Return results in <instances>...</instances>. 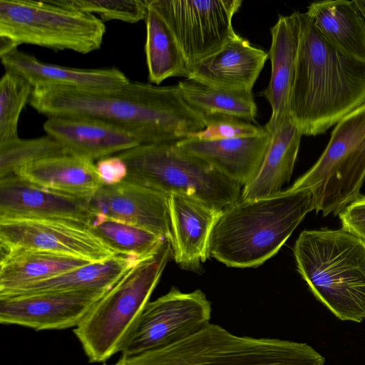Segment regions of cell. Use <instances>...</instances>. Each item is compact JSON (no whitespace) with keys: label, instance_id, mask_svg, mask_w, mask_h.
Instances as JSON below:
<instances>
[{"label":"cell","instance_id":"6da1fadb","mask_svg":"<svg viewBox=\"0 0 365 365\" xmlns=\"http://www.w3.org/2000/svg\"><path fill=\"white\" fill-rule=\"evenodd\" d=\"M29 103L48 118L107 123L140 144L176 143L205 128L202 117L185 102L177 85L130 81L113 88L46 86L33 88Z\"/></svg>","mask_w":365,"mask_h":365},{"label":"cell","instance_id":"7a4b0ae2","mask_svg":"<svg viewBox=\"0 0 365 365\" xmlns=\"http://www.w3.org/2000/svg\"><path fill=\"white\" fill-rule=\"evenodd\" d=\"M300 39L289 113L302 135L325 133L365 105V61L330 44L299 12Z\"/></svg>","mask_w":365,"mask_h":365},{"label":"cell","instance_id":"3957f363","mask_svg":"<svg viewBox=\"0 0 365 365\" xmlns=\"http://www.w3.org/2000/svg\"><path fill=\"white\" fill-rule=\"evenodd\" d=\"M312 210V194L307 190L240 198L222 210L211 233L210 257L231 267L259 266L277 254Z\"/></svg>","mask_w":365,"mask_h":365},{"label":"cell","instance_id":"277c9868","mask_svg":"<svg viewBox=\"0 0 365 365\" xmlns=\"http://www.w3.org/2000/svg\"><path fill=\"white\" fill-rule=\"evenodd\" d=\"M294 255L311 292L332 314L365 320V242L343 228L304 230Z\"/></svg>","mask_w":365,"mask_h":365},{"label":"cell","instance_id":"5b68a950","mask_svg":"<svg viewBox=\"0 0 365 365\" xmlns=\"http://www.w3.org/2000/svg\"><path fill=\"white\" fill-rule=\"evenodd\" d=\"M127 365H324L311 346L274 338L232 334L209 323L173 345L120 359Z\"/></svg>","mask_w":365,"mask_h":365},{"label":"cell","instance_id":"8992f818","mask_svg":"<svg viewBox=\"0 0 365 365\" xmlns=\"http://www.w3.org/2000/svg\"><path fill=\"white\" fill-rule=\"evenodd\" d=\"M170 256L171 243L165 240L108 290L75 327L90 362H103L121 352Z\"/></svg>","mask_w":365,"mask_h":365},{"label":"cell","instance_id":"52a82bcc","mask_svg":"<svg viewBox=\"0 0 365 365\" xmlns=\"http://www.w3.org/2000/svg\"><path fill=\"white\" fill-rule=\"evenodd\" d=\"M116 155L127 165L125 180L168 195L188 194L220 210L241 197L240 185L176 143L140 144Z\"/></svg>","mask_w":365,"mask_h":365},{"label":"cell","instance_id":"ba28073f","mask_svg":"<svg viewBox=\"0 0 365 365\" xmlns=\"http://www.w3.org/2000/svg\"><path fill=\"white\" fill-rule=\"evenodd\" d=\"M365 180V105L333 129L315 164L288 188L312 194L314 210L339 215L360 196Z\"/></svg>","mask_w":365,"mask_h":365},{"label":"cell","instance_id":"9c48e42d","mask_svg":"<svg viewBox=\"0 0 365 365\" xmlns=\"http://www.w3.org/2000/svg\"><path fill=\"white\" fill-rule=\"evenodd\" d=\"M106 31L100 18L58 0L0 1V38L16 48L26 43L86 54L101 48Z\"/></svg>","mask_w":365,"mask_h":365},{"label":"cell","instance_id":"30bf717a","mask_svg":"<svg viewBox=\"0 0 365 365\" xmlns=\"http://www.w3.org/2000/svg\"><path fill=\"white\" fill-rule=\"evenodd\" d=\"M173 31L190 73L236 34L241 0H150Z\"/></svg>","mask_w":365,"mask_h":365},{"label":"cell","instance_id":"8fae6325","mask_svg":"<svg viewBox=\"0 0 365 365\" xmlns=\"http://www.w3.org/2000/svg\"><path fill=\"white\" fill-rule=\"evenodd\" d=\"M211 304L200 290L182 292L172 287L145 307L121 351V359L178 343L210 323Z\"/></svg>","mask_w":365,"mask_h":365},{"label":"cell","instance_id":"7c38bea8","mask_svg":"<svg viewBox=\"0 0 365 365\" xmlns=\"http://www.w3.org/2000/svg\"><path fill=\"white\" fill-rule=\"evenodd\" d=\"M31 250L84 259L93 262L118 253L88 224L56 218H0V250Z\"/></svg>","mask_w":365,"mask_h":365},{"label":"cell","instance_id":"4fadbf2b","mask_svg":"<svg viewBox=\"0 0 365 365\" xmlns=\"http://www.w3.org/2000/svg\"><path fill=\"white\" fill-rule=\"evenodd\" d=\"M108 291L58 292L1 298L0 322L36 331L76 327Z\"/></svg>","mask_w":365,"mask_h":365},{"label":"cell","instance_id":"5bb4252c","mask_svg":"<svg viewBox=\"0 0 365 365\" xmlns=\"http://www.w3.org/2000/svg\"><path fill=\"white\" fill-rule=\"evenodd\" d=\"M93 214L134 225L150 230L171 242L168 195L124 180L103 185L90 198Z\"/></svg>","mask_w":365,"mask_h":365},{"label":"cell","instance_id":"9a60e30c","mask_svg":"<svg viewBox=\"0 0 365 365\" xmlns=\"http://www.w3.org/2000/svg\"><path fill=\"white\" fill-rule=\"evenodd\" d=\"M172 256L183 269L197 271L210 257L212 231L222 210L185 193L168 195Z\"/></svg>","mask_w":365,"mask_h":365},{"label":"cell","instance_id":"2e32d148","mask_svg":"<svg viewBox=\"0 0 365 365\" xmlns=\"http://www.w3.org/2000/svg\"><path fill=\"white\" fill-rule=\"evenodd\" d=\"M88 198L50 190L16 176L0 178V218H56L88 224Z\"/></svg>","mask_w":365,"mask_h":365},{"label":"cell","instance_id":"e0dca14e","mask_svg":"<svg viewBox=\"0 0 365 365\" xmlns=\"http://www.w3.org/2000/svg\"><path fill=\"white\" fill-rule=\"evenodd\" d=\"M269 140L270 134L266 130L256 136L215 140L189 137L176 142V144L231 180L245 187L257 174Z\"/></svg>","mask_w":365,"mask_h":365},{"label":"cell","instance_id":"ac0fdd59","mask_svg":"<svg viewBox=\"0 0 365 365\" xmlns=\"http://www.w3.org/2000/svg\"><path fill=\"white\" fill-rule=\"evenodd\" d=\"M270 31L272 42L267 53L271 62V76L267 87L262 93L272 108L267 126L290 119L289 98L301 31L299 11L279 15Z\"/></svg>","mask_w":365,"mask_h":365},{"label":"cell","instance_id":"d6986e66","mask_svg":"<svg viewBox=\"0 0 365 365\" xmlns=\"http://www.w3.org/2000/svg\"><path fill=\"white\" fill-rule=\"evenodd\" d=\"M43 129L72 154L93 161L140 145L132 134L91 118L49 117L43 123Z\"/></svg>","mask_w":365,"mask_h":365},{"label":"cell","instance_id":"ffe728a7","mask_svg":"<svg viewBox=\"0 0 365 365\" xmlns=\"http://www.w3.org/2000/svg\"><path fill=\"white\" fill-rule=\"evenodd\" d=\"M6 71L24 78L33 87L65 86L113 88L128 83L126 75L115 68H79L43 62L15 48L0 56Z\"/></svg>","mask_w":365,"mask_h":365},{"label":"cell","instance_id":"44dd1931","mask_svg":"<svg viewBox=\"0 0 365 365\" xmlns=\"http://www.w3.org/2000/svg\"><path fill=\"white\" fill-rule=\"evenodd\" d=\"M267 59V52L235 34L188 78L214 86L252 91Z\"/></svg>","mask_w":365,"mask_h":365},{"label":"cell","instance_id":"7402d4cb","mask_svg":"<svg viewBox=\"0 0 365 365\" xmlns=\"http://www.w3.org/2000/svg\"><path fill=\"white\" fill-rule=\"evenodd\" d=\"M14 175L37 186L81 198H90L102 185L93 161L74 154L26 164Z\"/></svg>","mask_w":365,"mask_h":365},{"label":"cell","instance_id":"603a6c76","mask_svg":"<svg viewBox=\"0 0 365 365\" xmlns=\"http://www.w3.org/2000/svg\"><path fill=\"white\" fill-rule=\"evenodd\" d=\"M264 128L270 134L269 143L257 174L243 187L242 200L277 194L292 175L302 135L290 119Z\"/></svg>","mask_w":365,"mask_h":365},{"label":"cell","instance_id":"cb8c5ba5","mask_svg":"<svg viewBox=\"0 0 365 365\" xmlns=\"http://www.w3.org/2000/svg\"><path fill=\"white\" fill-rule=\"evenodd\" d=\"M143 259L135 256L118 254L53 278L0 294V298L48 292L109 290Z\"/></svg>","mask_w":365,"mask_h":365},{"label":"cell","instance_id":"d4e9b609","mask_svg":"<svg viewBox=\"0 0 365 365\" xmlns=\"http://www.w3.org/2000/svg\"><path fill=\"white\" fill-rule=\"evenodd\" d=\"M306 12L330 44L365 61V19L355 0L314 1Z\"/></svg>","mask_w":365,"mask_h":365},{"label":"cell","instance_id":"484cf974","mask_svg":"<svg viewBox=\"0 0 365 365\" xmlns=\"http://www.w3.org/2000/svg\"><path fill=\"white\" fill-rule=\"evenodd\" d=\"M91 262L70 255L39 250L1 252L0 294L53 278Z\"/></svg>","mask_w":365,"mask_h":365},{"label":"cell","instance_id":"4316f807","mask_svg":"<svg viewBox=\"0 0 365 365\" xmlns=\"http://www.w3.org/2000/svg\"><path fill=\"white\" fill-rule=\"evenodd\" d=\"M146 3L145 53L149 81L158 86L170 77L188 78L190 71L173 31L150 0Z\"/></svg>","mask_w":365,"mask_h":365},{"label":"cell","instance_id":"83f0119b","mask_svg":"<svg viewBox=\"0 0 365 365\" xmlns=\"http://www.w3.org/2000/svg\"><path fill=\"white\" fill-rule=\"evenodd\" d=\"M177 86L185 102L202 117L224 114L250 123L255 120L257 107L252 91L214 86L190 78Z\"/></svg>","mask_w":365,"mask_h":365},{"label":"cell","instance_id":"f1b7e54d","mask_svg":"<svg viewBox=\"0 0 365 365\" xmlns=\"http://www.w3.org/2000/svg\"><path fill=\"white\" fill-rule=\"evenodd\" d=\"M90 230L119 254L145 259L155 253L165 240L143 227L93 214Z\"/></svg>","mask_w":365,"mask_h":365},{"label":"cell","instance_id":"f546056e","mask_svg":"<svg viewBox=\"0 0 365 365\" xmlns=\"http://www.w3.org/2000/svg\"><path fill=\"white\" fill-rule=\"evenodd\" d=\"M72 154L54 138L46 136L0 143V178L14 175L21 167L42 159Z\"/></svg>","mask_w":365,"mask_h":365},{"label":"cell","instance_id":"4dcf8cb0","mask_svg":"<svg viewBox=\"0 0 365 365\" xmlns=\"http://www.w3.org/2000/svg\"><path fill=\"white\" fill-rule=\"evenodd\" d=\"M33 87L20 75L6 71L0 80V143L19 137V116Z\"/></svg>","mask_w":365,"mask_h":365},{"label":"cell","instance_id":"1f68e13d","mask_svg":"<svg viewBox=\"0 0 365 365\" xmlns=\"http://www.w3.org/2000/svg\"><path fill=\"white\" fill-rule=\"evenodd\" d=\"M64 6L98 15L104 22L118 20L129 24L145 20L146 0H58Z\"/></svg>","mask_w":365,"mask_h":365},{"label":"cell","instance_id":"d6a6232c","mask_svg":"<svg viewBox=\"0 0 365 365\" xmlns=\"http://www.w3.org/2000/svg\"><path fill=\"white\" fill-rule=\"evenodd\" d=\"M205 128L190 134L187 138L215 140L242 137L256 136L266 130L241 118L224 114H211L202 116Z\"/></svg>","mask_w":365,"mask_h":365},{"label":"cell","instance_id":"836d02e7","mask_svg":"<svg viewBox=\"0 0 365 365\" xmlns=\"http://www.w3.org/2000/svg\"><path fill=\"white\" fill-rule=\"evenodd\" d=\"M342 228L365 242V196H359L339 214Z\"/></svg>","mask_w":365,"mask_h":365},{"label":"cell","instance_id":"e575fe53","mask_svg":"<svg viewBox=\"0 0 365 365\" xmlns=\"http://www.w3.org/2000/svg\"><path fill=\"white\" fill-rule=\"evenodd\" d=\"M96 170L103 185H115L128 176L125 163L117 155L102 158L96 164Z\"/></svg>","mask_w":365,"mask_h":365},{"label":"cell","instance_id":"d590c367","mask_svg":"<svg viewBox=\"0 0 365 365\" xmlns=\"http://www.w3.org/2000/svg\"><path fill=\"white\" fill-rule=\"evenodd\" d=\"M110 365H127V364L120 359L117 363H115L114 364H110Z\"/></svg>","mask_w":365,"mask_h":365}]
</instances>
